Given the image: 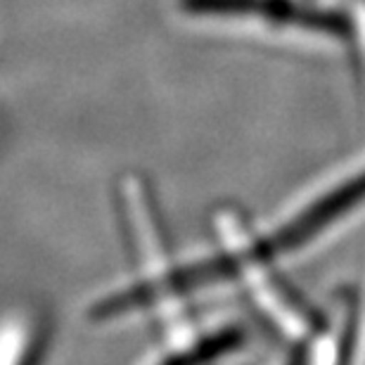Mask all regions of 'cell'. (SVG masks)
<instances>
[{
	"label": "cell",
	"instance_id": "cell-1",
	"mask_svg": "<svg viewBox=\"0 0 365 365\" xmlns=\"http://www.w3.org/2000/svg\"><path fill=\"white\" fill-rule=\"evenodd\" d=\"M365 200V173L351 178L337 190H332L330 195L320 197L318 202H313L309 209L289 218L287 223L275 228L268 235L254 240L252 245L242 247L237 252H221L214 254L209 259L190 261V264H166L150 282V292L155 297L157 304L166 306L176 299L190 297L195 292H202L218 284L230 277L242 275L254 266L268 264L282 254H287L304 242H309L311 237H316L325 225L337 221L339 216H344L349 209L356 207L359 202Z\"/></svg>",
	"mask_w": 365,
	"mask_h": 365
},
{
	"label": "cell",
	"instance_id": "cell-4",
	"mask_svg": "<svg viewBox=\"0 0 365 365\" xmlns=\"http://www.w3.org/2000/svg\"><path fill=\"white\" fill-rule=\"evenodd\" d=\"M242 344V330L237 327H225V330H218L214 334H207V337L197 339L192 346H180L173 349V351H166L162 356H157L155 361H148L145 365H204L214 359H221V356L235 351V349Z\"/></svg>",
	"mask_w": 365,
	"mask_h": 365
},
{
	"label": "cell",
	"instance_id": "cell-5",
	"mask_svg": "<svg viewBox=\"0 0 365 365\" xmlns=\"http://www.w3.org/2000/svg\"><path fill=\"white\" fill-rule=\"evenodd\" d=\"M289 365H309V356H306V349L299 346L294 354H292Z\"/></svg>",
	"mask_w": 365,
	"mask_h": 365
},
{
	"label": "cell",
	"instance_id": "cell-2",
	"mask_svg": "<svg viewBox=\"0 0 365 365\" xmlns=\"http://www.w3.org/2000/svg\"><path fill=\"white\" fill-rule=\"evenodd\" d=\"M180 7L187 14H202V17H261L273 24L334 36L349 31V21L341 14L302 7L292 0H180Z\"/></svg>",
	"mask_w": 365,
	"mask_h": 365
},
{
	"label": "cell",
	"instance_id": "cell-3",
	"mask_svg": "<svg viewBox=\"0 0 365 365\" xmlns=\"http://www.w3.org/2000/svg\"><path fill=\"white\" fill-rule=\"evenodd\" d=\"M48 339V323L38 306L0 304V365H38Z\"/></svg>",
	"mask_w": 365,
	"mask_h": 365
}]
</instances>
